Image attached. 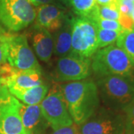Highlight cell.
I'll return each mask as SVG.
<instances>
[{
    "mask_svg": "<svg viewBox=\"0 0 134 134\" xmlns=\"http://www.w3.org/2000/svg\"><path fill=\"white\" fill-rule=\"evenodd\" d=\"M125 121V130L134 131V98L123 110Z\"/></svg>",
    "mask_w": 134,
    "mask_h": 134,
    "instance_id": "44dd1931",
    "label": "cell"
},
{
    "mask_svg": "<svg viewBox=\"0 0 134 134\" xmlns=\"http://www.w3.org/2000/svg\"><path fill=\"white\" fill-rule=\"evenodd\" d=\"M116 46L125 52L134 66V29L123 30L116 40Z\"/></svg>",
    "mask_w": 134,
    "mask_h": 134,
    "instance_id": "2e32d148",
    "label": "cell"
},
{
    "mask_svg": "<svg viewBox=\"0 0 134 134\" xmlns=\"http://www.w3.org/2000/svg\"><path fill=\"white\" fill-rule=\"evenodd\" d=\"M28 1L33 6L40 7V6H42V5L52 4V2H54V0H28Z\"/></svg>",
    "mask_w": 134,
    "mask_h": 134,
    "instance_id": "484cf974",
    "label": "cell"
},
{
    "mask_svg": "<svg viewBox=\"0 0 134 134\" xmlns=\"http://www.w3.org/2000/svg\"><path fill=\"white\" fill-rule=\"evenodd\" d=\"M53 37V53L59 58L64 57L71 53L72 48V23L67 18L63 26L54 32Z\"/></svg>",
    "mask_w": 134,
    "mask_h": 134,
    "instance_id": "5bb4252c",
    "label": "cell"
},
{
    "mask_svg": "<svg viewBox=\"0 0 134 134\" xmlns=\"http://www.w3.org/2000/svg\"><path fill=\"white\" fill-rule=\"evenodd\" d=\"M5 52L7 62L11 67L19 70L41 71V67L24 34L8 32L5 37Z\"/></svg>",
    "mask_w": 134,
    "mask_h": 134,
    "instance_id": "52a82bcc",
    "label": "cell"
},
{
    "mask_svg": "<svg viewBox=\"0 0 134 134\" xmlns=\"http://www.w3.org/2000/svg\"><path fill=\"white\" fill-rule=\"evenodd\" d=\"M96 85L99 98L111 110L123 111L134 98V76L101 77Z\"/></svg>",
    "mask_w": 134,
    "mask_h": 134,
    "instance_id": "7a4b0ae2",
    "label": "cell"
},
{
    "mask_svg": "<svg viewBox=\"0 0 134 134\" xmlns=\"http://www.w3.org/2000/svg\"><path fill=\"white\" fill-rule=\"evenodd\" d=\"M91 69L99 77L134 76V66L123 50L115 45L98 49L92 57Z\"/></svg>",
    "mask_w": 134,
    "mask_h": 134,
    "instance_id": "3957f363",
    "label": "cell"
},
{
    "mask_svg": "<svg viewBox=\"0 0 134 134\" xmlns=\"http://www.w3.org/2000/svg\"><path fill=\"white\" fill-rule=\"evenodd\" d=\"M8 32L0 25V66L7 62L5 52V37Z\"/></svg>",
    "mask_w": 134,
    "mask_h": 134,
    "instance_id": "7402d4cb",
    "label": "cell"
},
{
    "mask_svg": "<svg viewBox=\"0 0 134 134\" xmlns=\"http://www.w3.org/2000/svg\"><path fill=\"white\" fill-rule=\"evenodd\" d=\"M91 60L71 52L60 58L55 68L57 81H77L84 80L91 74Z\"/></svg>",
    "mask_w": 134,
    "mask_h": 134,
    "instance_id": "9c48e42d",
    "label": "cell"
},
{
    "mask_svg": "<svg viewBox=\"0 0 134 134\" xmlns=\"http://www.w3.org/2000/svg\"><path fill=\"white\" fill-rule=\"evenodd\" d=\"M92 21L96 23L98 29L116 31H123V29L121 28L118 20H109V19L96 18Z\"/></svg>",
    "mask_w": 134,
    "mask_h": 134,
    "instance_id": "ffe728a7",
    "label": "cell"
},
{
    "mask_svg": "<svg viewBox=\"0 0 134 134\" xmlns=\"http://www.w3.org/2000/svg\"><path fill=\"white\" fill-rule=\"evenodd\" d=\"M10 96L11 95L6 86L5 81L0 77V103L8 99Z\"/></svg>",
    "mask_w": 134,
    "mask_h": 134,
    "instance_id": "d4e9b609",
    "label": "cell"
},
{
    "mask_svg": "<svg viewBox=\"0 0 134 134\" xmlns=\"http://www.w3.org/2000/svg\"><path fill=\"white\" fill-rule=\"evenodd\" d=\"M80 134H124L125 121L121 111L107 107L97 110L93 115L78 125Z\"/></svg>",
    "mask_w": 134,
    "mask_h": 134,
    "instance_id": "8992f818",
    "label": "cell"
},
{
    "mask_svg": "<svg viewBox=\"0 0 134 134\" xmlns=\"http://www.w3.org/2000/svg\"><path fill=\"white\" fill-rule=\"evenodd\" d=\"M131 18H132L133 21V29H134V8H133V11H132V14H131Z\"/></svg>",
    "mask_w": 134,
    "mask_h": 134,
    "instance_id": "f1b7e54d",
    "label": "cell"
},
{
    "mask_svg": "<svg viewBox=\"0 0 134 134\" xmlns=\"http://www.w3.org/2000/svg\"><path fill=\"white\" fill-rule=\"evenodd\" d=\"M0 134H2V133H1V132H0Z\"/></svg>",
    "mask_w": 134,
    "mask_h": 134,
    "instance_id": "1f68e13d",
    "label": "cell"
},
{
    "mask_svg": "<svg viewBox=\"0 0 134 134\" xmlns=\"http://www.w3.org/2000/svg\"><path fill=\"white\" fill-rule=\"evenodd\" d=\"M48 87L46 84H42L26 90H16L10 92V95L20 102L27 105L40 104L47 95Z\"/></svg>",
    "mask_w": 134,
    "mask_h": 134,
    "instance_id": "9a60e30c",
    "label": "cell"
},
{
    "mask_svg": "<svg viewBox=\"0 0 134 134\" xmlns=\"http://www.w3.org/2000/svg\"><path fill=\"white\" fill-rule=\"evenodd\" d=\"M119 10L116 2L102 6L97 5L94 13L90 19L94 20L96 18H99L109 20H119Z\"/></svg>",
    "mask_w": 134,
    "mask_h": 134,
    "instance_id": "ac0fdd59",
    "label": "cell"
},
{
    "mask_svg": "<svg viewBox=\"0 0 134 134\" xmlns=\"http://www.w3.org/2000/svg\"><path fill=\"white\" fill-rule=\"evenodd\" d=\"M96 2L97 5L102 6V5H107L116 2V0H96Z\"/></svg>",
    "mask_w": 134,
    "mask_h": 134,
    "instance_id": "4316f807",
    "label": "cell"
},
{
    "mask_svg": "<svg viewBox=\"0 0 134 134\" xmlns=\"http://www.w3.org/2000/svg\"><path fill=\"white\" fill-rule=\"evenodd\" d=\"M52 134H80L78 125L73 123L70 126L63 127L57 130H54Z\"/></svg>",
    "mask_w": 134,
    "mask_h": 134,
    "instance_id": "cb8c5ba5",
    "label": "cell"
},
{
    "mask_svg": "<svg viewBox=\"0 0 134 134\" xmlns=\"http://www.w3.org/2000/svg\"><path fill=\"white\" fill-rule=\"evenodd\" d=\"M40 106L45 119L54 130L74 123L60 86L51 89Z\"/></svg>",
    "mask_w": 134,
    "mask_h": 134,
    "instance_id": "ba28073f",
    "label": "cell"
},
{
    "mask_svg": "<svg viewBox=\"0 0 134 134\" xmlns=\"http://www.w3.org/2000/svg\"><path fill=\"white\" fill-rule=\"evenodd\" d=\"M66 19L64 10L57 5L52 4L42 5L38 7L36 12L34 27L54 33L62 27Z\"/></svg>",
    "mask_w": 134,
    "mask_h": 134,
    "instance_id": "8fae6325",
    "label": "cell"
},
{
    "mask_svg": "<svg viewBox=\"0 0 134 134\" xmlns=\"http://www.w3.org/2000/svg\"><path fill=\"white\" fill-rule=\"evenodd\" d=\"M121 31L104 30L98 28V48H102L113 45L116 42Z\"/></svg>",
    "mask_w": 134,
    "mask_h": 134,
    "instance_id": "d6986e66",
    "label": "cell"
},
{
    "mask_svg": "<svg viewBox=\"0 0 134 134\" xmlns=\"http://www.w3.org/2000/svg\"><path fill=\"white\" fill-rule=\"evenodd\" d=\"M35 18L36 10L28 0H0V25L8 31H21Z\"/></svg>",
    "mask_w": 134,
    "mask_h": 134,
    "instance_id": "277c9868",
    "label": "cell"
},
{
    "mask_svg": "<svg viewBox=\"0 0 134 134\" xmlns=\"http://www.w3.org/2000/svg\"><path fill=\"white\" fill-rule=\"evenodd\" d=\"M124 134H134V131H127V130H125Z\"/></svg>",
    "mask_w": 134,
    "mask_h": 134,
    "instance_id": "f546056e",
    "label": "cell"
},
{
    "mask_svg": "<svg viewBox=\"0 0 134 134\" xmlns=\"http://www.w3.org/2000/svg\"><path fill=\"white\" fill-rule=\"evenodd\" d=\"M71 52L83 58H90L98 51V27L91 19L77 16L71 19Z\"/></svg>",
    "mask_w": 134,
    "mask_h": 134,
    "instance_id": "5b68a950",
    "label": "cell"
},
{
    "mask_svg": "<svg viewBox=\"0 0 134 134\" xmlns=\"http://www.w3.org/2000/svg\"><path fill=\"white\" fill-rule=\"evenodd\" d=\"M32 33V46L37 56L43 62H48L54 49L53 37L51 33L43 29L34 27Z\"/></svg>",
    "mask_w": 134,
    "mask_h": 134,
    "instance_id": "4fadbf2b",
    "label": "cell"
},
{
    "mask_svg": "<svg viewBox=\"0 0 134 134\" xmlns=\"http://www.w3.org/2000/svg\"><path fill=\"white\" fill-rule=\"evenodd\" d=\"M16 106L21 121L30 134H37L46 125H48L40 104L27 105L16 98Z\"/></svg>",
    "mask_w": 134,
    "mask_h": 134,
    "instance_id": "7c38bea8",
    "label": "cell"
},
{
    "mask_svg": "<svg viewBox=\"0 0 134 134\" xmlns=\"http://www.w3.org/2000/svg\"><path fill=\"white\" fill-rule=\"evenodd\" d=\"M64 5H70V0H60Z\"/></svg>",
    "mask_w": 134,
    "mask_h": 134,
    "instance_id": "83f0119b",
    "label": "cell"
},
{
    "mask_svg": "<svg viewBox=\"0 0 134 134\" xmlns=\"http://www.w3.org/2000/svg\"><path fill=\"white\" fill-rule=\"evenodd\" d=\"M0 132L2 134H30L21 121L16 98L13 96L0 103Z\"/></svg>",
    "mask_w": 134,
    "mask_h": 134,
    "instance_id": "30bf717a",
    "label": "cell"
},
{
    "mask_svg": "<svg viewBox=\"0 0 134 134\" xmlns=\"http://www.w3.org/2000/svg\"><path fill=\"white\" fill-rule=\"evenodd\" d=\"M119 23L121 25L123 30H133V21L131 16L120 14L119 18Z\"/></svg>",
    "mask_w": 134,
    "mask_h": 134,
    "instance_id": "603a6c76",
    "label": "cell"
},
{
    "mask_svg": "<svg viewBox=\"0 0 134 134\" xmlns=\"http://www.w3.org/2000/svg\"><path fill=\"white\" fill-rule=\"evenodd\" d=\"M69 5L77 16L90 19L97 4L96 0H70Z\"/></svg>",
    "mask_w": 134,
    "mask_h": 134,
    "instance_id": "e0dca14e",
    "label": "cell"
},
{
    "mask_svg": "<svg viewBox=\"0 0 134 134\" xmlns=\"http://www.w3.org/2000/svg\"><path fill=\"white\" fill-rule=\"evenodd\" d=\"M60 87L75 124H83L98 109L100 98L93 81H72L60 85Z\"/></svg>",
    "mask_w": 134,
    "mask_h": 134,
    "instance_id": "6da1fadb",
    "label": "cell"
},
{
    "mask_svg": "<svg viewBox=\"0 0 134 134\" xmlns=\"http://www.w3.org/2000/svg\"><path fill=\"white\" fill-rule=\"evenodd\" d=\"M131 1H132V2H134V0H131Z\"/></svg>",
    "mask_w": 134,
    "mask_h": 134,
    "instance_id": "4dcf8cb0",
    "label": "cell"
}]
</instances>
